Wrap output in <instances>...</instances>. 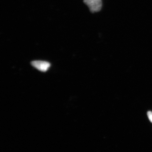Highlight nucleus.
Wrapping results in <instances>:
<instances>
[{
    "label": "nucleus",
    "mask_w": 152,
    "mask_h": 152,
    "mask_svg": "<svg viewBox=\"0 0 152 152\" xmlns=\"http://www.w3.org/2000/svg\"><path fill=\"white\" fill-rule=\"evenodd\" d=\"M84 2L88 6L92 12H99L102 8V0H84Z\"/></svg>",
    "instance_id": "nucleus-1"
},
{
    "label": "nucleus",
    "mask_w": 152,
    "mask_h": 152,
    "mask_svg": "<svg viewBox=\"0 0 152 152\" xmlns=\"http://www.w3.org/2000/svg\"><path fill=\"white\" fill-rule=\"evenodd\" d=\"M31 65L36 69L42 72H46L50 66V63L42 61H33L31 62Z\"/></svg>",
    "instance_id": "nucleus-2"
},
{
    "label": "nucleus",
    "mask_w": 152,
    "mask_h": 152,
    "mask_svg": "<svg viewBox=\"0 0 152 152\" xmlns=\"http://www.w3.org/2000/svg\"><path fill=\"white\" fill-rule=\"evenodd\" d=\"M148 115L151 121L152 122V113L151 112H148Z\"/></svg>",
    "instance_id": "nucleus-3"
}]
</instances>
